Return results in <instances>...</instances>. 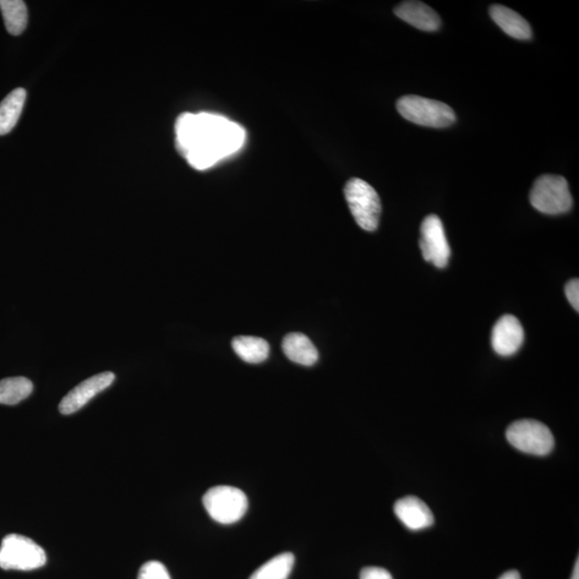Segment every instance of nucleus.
Returning a JSON list of instances; mask_svg holds the SVG:
<instances>
[{"instance_id":"nucleus-14","label":"nucleus","mask_w":579,"mask_h":579,"mask_svg":"<svg viewBox=\"0 0 579 579\" xmlns=\"http://www.w3.org/2000/svg\"><path fill=\"white\" fill-rule=\"evenodd\" d=\"M282 350L290 360L299 365L313 366L319 359L318 350L307 336L300 333L287 335L282 341Z\"/></svg>"},{"instance_id":"nucleus-18","label":"nucleus","mask_w":579,"mask_h":579,"mask_svg":"<svg viewBox=\"0 0 579 579\" xmlns=\"http://www.w3.org/2000/svg\"><path fill=\"white\" fill-rule=\"evenodd\" d=\"M34 385L25 376H13L0 381V405L14 406L30 397Z\"/></svg>"},{"instance_id":"nucleus-8","label":"nucleus","mask_w":579,"mask_h":579,"mask_svg":"<svg viewBox=\"0 0 579 579\" xmlns=\"http://www.w3.org/2000/svg\"><path fill=\"white\" fill-rule=\"evenodd\" d=\"M419 248L425 261L431 262L438 269L449 264L451 248L447 242L444 223L436 215L425 218L420 226Z\"/></svg>"},{"instance_id":"nucleus-22","label":"nucleus","mask_w":579,"mask_h":579,"mask_svg":"<svg viewBox=\"0 0 579 579\" xmlns=\"http://www.w3.org/2000/svg\"><path fill=\"white\" fill-rule=\"evenodd\" d=\"M359 579H393L391 573L382 567L367 566L360 572Z\"/></svg>"},{"instance_id":"nucleus-5","label":"nucleus","mask_w":579,"mask_h":579,"mask_svg":"<svg viewBox=\"0 0 579 579\" xmlns=\"http://www.w3.org/2000/svg\"><path fill=\"white\" fill-rule=\"evenodd\" d=\"M345 196L358 225L365 231H376L381 215V201L376 191L365 180L352 178L346 185Z\"/></svg>"},{"instance_id":"nucleus-23","label":"nucleus","mask_w":579,"mask_h":579,"mask_svg":"<svg viewBox=\"0 0 579 579\" xmlns=\"http://www.w3.org/2000/svg\"><path fill=\"white\" fill-rule=\"evenodd\" d=\"M499 579H522L520 573L517 571H509L505 573Z\"/></svg>"},{"instance_id":"nucleus-24","label":"nucleus","mask_w":579,"mask_h":579,"mask_svg":"<svg viewBox=\"0 0 579 579\" xmlns=\"http://www.w3.org/2000/svg\"><path fill=\"white\" fill-rule=\"evenodd\" d=\"M571 579H579V559L576 560L575 570H573V575Z\"/></svg>"},{"instance_id":"nucleus-19","label":"nucleus","mask_w":579,"mask_h":579,"mask_svg":"<svg viewBox=\"0 0 579 579\" xmlns=\"http://www.w3.org/2000/svg\"><path fill=\"white\" fill-rule=\"evenodd\" d=\"M294 555L283 553L260 566L249 579H288L293 570Z\"/></svg>"},{"instance_id":"nucleus-21","label":"nucleus","mask_w":579,"mask_h":579,"mask_svg":"<svg viewBox=\"0 0 579 579\" xmlns=\"http://www.w3.org/2000/svg\"><path fill=\"white\" fill-rule=\"evenodd\" d=\"M566 297L569 300L572 307L577 313L579 311V281L578 280H572L566 283L565 288Z\"/></svg>"},{"instance_id":"nucleus-17","label":"nucleus","mask_w":579,"mask_h":579,"mask_svg":"<svg viewBox=\"0 0 579 579\" xmlns=\"http://www.w3.org/2000/svg\"><path fill=\"white\" fill-rule=\"evenodd\" d=\"M5 29L10 35L20 36L26 30L29 22V13L22 0H0Z\"/></svg>"},{"instance_id":"nucleus-1","label":"nucleus","mask_w":579,"mask_h":579,"mask_svg":"<svg viewBox=\"0 0 579 579\" xmlns=\"http://www.w3.org/2000/svg\"><path fill=\"white\" fill-rule=\"evenodd\" d=\"M177 151L196 170H206L243 146L246 133L237 123L211 113H184L175 125Z\"/></svg>"},{"instance_id":"nucleus-2","label":"nucleus","mask_w":579,"mask_h":579,"mask_svg":"<svg viewBox=\"0 0 579 579\" xmlns=\"http://www.w3.org/2000/svg\"><path fill=\"white\" fill-rule=\"evenodd\" d=\"M530 203L545 215L565 214L573 205L569 184L560 175H542L530 191Z\"/></svg>"},{"instance_id":"nucleus-10","label":"nucleus","mask_w":579,"mask_h":579,"mask_svg":"<svg viewBox=\"0 0 579 579\" xmlns=\"http://www.w3.org/2000/svg\"><path fill=\"white\" fill-rule=\"evenodd\" d=\"M524 340L523 327L512 315H505L497 321L491 333V346L501 357H511L523 346Z\"/></svg>"},{"instance_id":"nucleus-12","label":"nucleus","mask_w":579,"mask_h":579,"mask_svg":"<svg viewBox=\"0 0 579 579\" xmlns=\"http://www.w3.org/2000/svg\"><path fill=\"white\" fill-rule=\"evenodd\" d=\"M395 14L406 23L423 31H436L441 26L438 13L424 3L403 2L395 8Z\"/></svg>"},{"instance_id":"nucleus-15","label":"nucleus","mask_w":579,"mask_h":579,"mask_svg":"<svg viewBox=\"0 0 579 579\" xmlns=\"http://www.w3.org/2000/svg\"><path fill=\"white\" fill-rule=\"evenodd\" d=\"M26 100V91L16 89L0 103V135L8 134L18 124Z\"/></svg>"},{"instance_id":"nucleus-3","label":"nucleus","mask_w":579,"mask_h":579,"mask_svg":"<svg viewBox=\"0 0 579 579\" xmlns=\"http://www.w3.org/2000/svg\"><path fill=\"white\" fill-rule=\"evenodd\" d=\"M397 110L413 124L445 128L456 122L455 112L444 102L419 96H405L397 101Z\"/></svg>"},{"instance_id":"nucleus-4","label":"nucleus","mask_w":579,"mask_h":579,"mask_svg":"<svg viewBox=\"0 0 579 579\" xmlns=\"http://www.w3.org/2000/svg\"><path fill=\"white\" fill-rule=\"evenodd\" d=\"M47 564L41 546L20 534H9L0 546V567L4 570L32 571Z\"/></svg>"},{"instance_id":"nucleus-13","label":"nucleus","mask_w":579,"mask_h":579,"mask_svg":"<svg viewBox=\"0 0 579 579\" xmlns=\"http://www.w3.org/2000/svg\"><path fill=\"white\" fill-rule=\"evenodd\" d=\"M489 13L495 23L514 39L528 40L532 37V30L528 22L520 14L505 5L495 4L490 8Z\"/></svg>"},{"instance_id":"nucleus-6","label":"nucleus","mask_w":579,"mask_h":579,"mask_svg":"<svg viewBox=\"0 0 579 579\" xmlns=\"http://www.w3.org/2000/svg\"><path fill=\"white\" fill-rule=\"evenodd\" d=\"M203 505L212 520L222 524L238 523L248 510L247 496L232 486H215L207 490Z\"/></svg>"},{"instance_id":"nucleus-11","label":"nucleus","mask_w":579,"mask_h":579,"mask_svg":"<svg viewBox=\"0 0 579 579\" xmlns=\"http://www.w3.org/2000/svg\"><path fill=\"white\" fill-rule=\"evenodd\" d=\"M394 512L398 520L412 531L429 528L435 522L433 512L428 506L415 496L398 500L394 506Z\"/></svg>"},{"instance_id":"nucleus-9","label":"nucleus","mask_w":579,"mask_h":579,"mask_svg":"<svg viewBox=\"0 0 579 579\" xmlns=\"http://www.w3.org/2000/svg\"><path fill=\"white\" fill-rule=\"evenodd\" d=\"M114 380H116V375L113 373H102L81 382L78 386H75L73 390H71L68 394L63 398V401L60 402V413L69 415L79 411V410L83 408L87 402H90L92 398L99 394L102 391L108 389V387L113 384Z\"/></svg>"},{"instance_id":"nucleus-7","label":"nucleus","mask_w":579,"mask_h":579,"mask_svg":"<svg viewBox=\"0 0 579 579\" xmlns=\"http://www.w3.org/2000/svg\"><path fill=\"white\" fill-rule=\"evenodd\" d=\"M506 439L518 451L526 454L545 456L553 451L555 439L550 429L534 419H521L511 424Z\"/></svg>"},{"instance_id":"nucleus-16","label":"nucleus","mask_w":579,"mask_h":579,"mask_svg":"<svg viewBox=\"0 0 579 579\" xmlns=\"http://www.w3.org/2000/svg\"><path fill=\"white\" fill-rule=\"evenodd\" d=\"M232 347L240 359L249 364H260L269 358L270 346L258 337L239 336L234 338Z\"/></svg>"},{"instance_id":"nucleus-20","label":"nucleus","mask_w":579,"mask_h":579,"mask_svg":"<svg viewBox=\"0 0 579 579\" xmlns=\"http://www.w3.org/2000/svg\"><path fill=\"white\" fill-rule=\"evenodd\" d=\"M138 579H171V577L161 562L150 561L142 566Z\"/></svg>"}]
</instances>
